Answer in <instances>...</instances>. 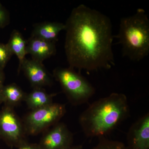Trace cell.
<instances>
[{"label": "cell", "instance_id": "6da1fadb", "mask_svg": "<svg viewBox=\"0 0 149 149\" xmlns=\"http://www.w3.org/2000/svg\"><path fill=\"white\" fill-rule=\"evenodd\" d=\"M65 24L64 49L69 67L80 72L114 66V36L108 17L80 4L72 9Z\"/></svg>", "mask_w": 149, "mask_h": 149}, {"label": "cell", "instance_id": "7a4b0ae2", "mask_svg": "<svg viewBox=\"0 0 149 149\" xmlns=\"http://www.w3.org/2000/svg\"><path fill=\"white\" fill-rule=\"evenodd\" d=\"M129 115L125 95L112 93L90 104L80 115L79 122L86 137L99 138L110 133Z\"/></svg>", "mask_w": 149, "mask_h": 149}, {"label": "cell", "instance_id": "3957f363", "mask_svg": "<svg viewBox=\"0 0 149 149\" xmlns=\"http://www.w3.org/2000/svg\"><path fill=\"white\" fill-rule=\"evenodd\" d=\"M114 37L122 47V55L139 61L149 53V19L144 9L120 19L119 31Z\"/></svg>", "mask_w": 149, "mask_h": 149}, {"label": "cell", "instance_id": "277c9868", "mask_svg": "<svg viewBox=\"0 0 149 149\" xmlns=\"http://www.w3.org/2000/svg\"><path fill=\"white\" fill-rule=\"evenodd\" d=\"M53 76L73 105L88 103L95 93V89L80 72L71 68H56Z\"/></svg>", "mask_w": 149, "mask_h": 149}, {"label": "cell", "instance_id": "5b68a950", "mask_svg": "<svg viewBox=\"0 0 149 149\" xmlns=\"http://www.w3.org/2000/svg\"><path fill=\"white\" fill-rule=\"evenodd\" d=\"M66 113L65 105L53 103L33 110L26 116L23 125L25 133L35 135L58 123Z\"/></svg>", "mask_w": 149, "mask_h": 149}, {"label": "cell", "instance_id": "8992f818", "mask_svg": "<svg viewBox=\"0 0 149 149\" xmlns=\"http://www.w3.org/2000/svg\"><path fill=\"white\" fill-rule=\"evenodd\" d=\"M23 123L13 107L4 105L0 110V139L10 147L17 148L26 141Z\"/></svg>", "mask_w": 149, "mask_h": 149}, {"label": "cell", "instance_id": "52a82bcc", "mask_svg": "<svg viewBox=\"0 0 149 149\" xmlns=\"http://www.w3.org/2000/svg\"><path fill=\"white\" fill-rule=\"evenodd\" d=\"M73 135L63 123H58L43 136L39 149H63L72 146Z\"/></svg>", "mask_w": 149, "mask_h": 149}, {"label": "cell", "instance_id": "ba28073f", "mask_svg": "<svg viewBox=\"0 0 149 149\" xmlns=\"http://www.w3.org/2000/svg\"><path fill=\"white\" fill-rule=\"evenodd\" d=\"M126 149H149V113L130 126L127 134Z\"/></svg>", "mask_w": 149, "mask_h": 149}, {"label": "cell", "instance_id": "9c48e42d", "mask_svg": "<svg viewBox=\"0 0 149 149\" xmlns=\"http://www.w3.org/2000/svg\"><path fill=\"white\" fill-rule=\"evenodd\" d=\"M21 70L33 88H43L45 86H51L52 84V78L42 63L25 58L19 66L18 72Z\"/></svg>", "mask_w": 149, "mask_h": 149}, {"label": "cell", "instance_id": "30bf717a", "mask_svg": "<svg viewBox=\"0 0 149 149\" xmlns=\"http://www.w3.org/2000/svg\"><path fill=\"white\" fill-rule=\"evenodd\" d=\"M26 51L32 59L42 63L46 59L55 55L56 42L31 37L27 41Z\"/></svg>", "mask_w": 149, "mask_h": 149}, {"label": "cell", "instance_id": "8fae6325", "mask_svg": "<svg viewBox=\"0 0 149 149\" xmlns=\"http://www.w3.org/2000/svg\"><path fill=\"white\" fill-rule=\"evenodd\" d=\"M65 29V24L57 22H45L34 24L31 37L56 42L60 32Z\"/></svg>", "mask_w": 149, "mask_h": 149}, {"label": "cell", "instance_id": "7c38bea8", "mask_svg": "<svg viewBox=\"0 0 149 149\" xmlns=\"http://www.w3.org/2000/svg\"><path fill=\"white\" fill-rule=\"evenodd\" d=\"M56 95V93L48 94L43 88H34L31 93L27 94L24 101L33 110L52 103L53 99Z\"/></svg>", "mask_w": 149, "mask_h": 149}, {"label": "cell", "instance_id": "4fadbf2b", "mask_svg": "<svg viewBox=\"0 0 149 149\" xmlns=\"http://www.w3.org/2000/svg\"><path fill=\"white\" fill-rule=\"evenodd\" d=\"M4 105L13 107L25 100L26 94L15 83L3 85L1 89Z\"/></svg>", "mask_w": 149, "mask_h": 149}, {"label": "cell", "instance_id": "5bb4252c", "mask_svg": "<svg viewBox=\"0 0 149 149\" xmlns=\"http://www.w3.org/2000/svg\"><path fill=\"white\" fill-rule=\"evenodd\" d=\"M6 44L13 54L15 55L18 58L19 66H20L27 54V41L19 31L15 29L12 32L8 43Z\"/></svg>", "mask_w": 149, "mask_h": 149}, {"label": "cell", "instance_id": "9a60e30c", "mask_svg": "<svg viewBox=\"0 0 149 149\" xmlns=\"http://www.w3.org/2000/svg\"><path fill=\"white\" fill-rule=\"evenodd\" d=\"M99 139L98 143L93 149H126L125 145L122 142L110 140L105 137Z\"/></svg>", "mask_w": 149, "mask_h": 149}, {"label": "cell", "instance_id": "2e32d148", "mask_svg": "<svg viewBox=\"0 0 149 149\" xmlns=\"http://www.w3.org/2000/svg\"><path fill=\"white\" fill-rule=\"evenodd\" d=\"M13 54L7 44L0 43V68L4 70Z\"/></svg>", "mask_w": 149, "mask_h": 149}, {"label": "cell", "instance_id": "e0dca14e", "mask_svg": "<svg viewBox=\"0 0 149 149\" xmlns=\"http://www.w3.org/2000/svg\"><path fill=\"white\" fill-rule=\"evenodd\" d=\"M10 22L9 13L0 2V28H3Z\"/></svg>", "mask_w": 149, "mask_h": 149}, {"label": "cell", "instance_id": "ac0fdd59", "mask_svg": "<svg viewBox=\"0 0 149 149\" xmlns=\"http://www.w3.org/2000/svg\"><path fill=\"white\" fill-rule=\"evenodd\" d=\"M17 149H39L37 145L29 143L27 141H24L17 148Z\"/></svg>", "mask_w": 149, "mask_h": 149}, {"label": "cell", "instance_id": "d6986e66", "mask_svg": "<svg viewBox=\"0 0 149 149\" xmlns=\"http://www.w3.org/2000/svg\"><path fill=\"white\" fill-rule=\"evenodd\" d=\"M5 78V74L3 70L0 68V90H1L3 86Z\"/></svg>", "mask_w": 149, "mask_h": 149}, {"label": "cell", "instance_id": "ffe728a7", "mask_svg": "<svg viewBox=\"0 0 149 149\" xmlns=\"http://www.w3.org/2000/svg\"><path fill=\"white\" fill-rule=\"evenodd\" d=\"M63 149H83V148L82 145H77L76 146H70Z\"/></svg>", "mask_w": 149, "mask_h": 149}, {"label": "cell", "instance_id": "44dd1931", "mask_svg": "<svg viewBox=\"0 0 149 149\" xmlns=\"http://www.w3.org/2000/svg\"><path fill=\"white\" fill-rule=\"evenodd\" d=\"M3 103V99L1 90H0V104Z\"/></svg>", "mask_w": 149, "mask_h": 149}]
</instances>
